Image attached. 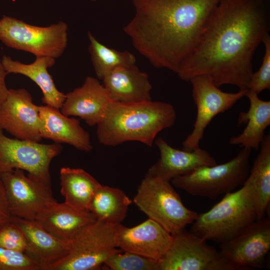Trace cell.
Returning a JSON list of instances; mask_svg holds the SVG:
<instances>
[{
    "label": "cell",
    "instance_id": "1",
    "mask_svg": "<svg viewBox=\"0 0 270 270\" xmlns=\"http://www.w3.org/2000/svg\"><path fill=\"white\" fill-rule=\"evenodd\" d=\"M270 31V0H220L196 49L176 74L209 76L218 87L248 90L254 54Z\"/></svg>",
    "mask_w": 270,
    "mask_h": 270
},
{
    "label": "cell",
    "instance_id": "2",
    "mask_svg": "<svg viewBox=\"0 0 270 270\" xmlns=\"http://www.w3.org/2000/svg\"><path fill=\"white\" fill-rule=\"evenodd\" d=\"M220 0H133L135 14L124 30L154 66L177 74Z\"/></svg>",
    "mask_w": 270,
    "mask_h": 270
},
{
    "label": "cell",
    "instance_id": "3",
    "mask_svg": "<svg viewBox=\"0 0 270 270\" xmlns=\"http://www.w3.org/2000/svg\"><path fill=\"white\" fill-rule=\"evenodd\" d=\"M176 118L174 108L168 102L152 100L126 102L112 100L97 124L98 139L106 146L136 141L151 147L156 135L171 127Z\"/></svg>",
    "mask_w": 270,
    "mask_h": 270
},
{
    "label": "cell",
    "instance_id": "4",
    "mask_svg": "<svg viewBox=\"0 0 270 270\" xmlns=\"http://www.w3.org/2000/svg\"><path fill=\"white\" fill-rule=\"evenodd\" d=\"M258 220L253 189L246 180L242 188L224 194L208 211L198 214L190 232L207 240L222 243Z\"/></svg>",
    "mask_w": 270,
    "mask_h": 270
},
{
    "label": "cell",
    "instance_id": "5",
    "mask_svg": "<svg viewBox=\"0 0 270 270\" xmlns=\"http://www.w3.org/2000/svg\"><path fill=\"white\" fill-rule=\"evenodd\" d=\"M251 152V148H242L226 162L199 167L170 182L192 196L216 199L244 184L250 173Z\"/></svg>",
    "mask_w": 270,
    "mask_h": 270
},
{
    "label": "cell",
    "instance_id": "6",
    "mask_svg": "<svg viewBox=\"0 0 270 270\" xmlns=\"http://www.w3.org/2000/svg\"><path fill=\"white\" fill-rule=\"evenodd\" d=\"M170 182L146 176L132 202L149 218L173 234L192 224L198 214L184 204Z\"/></svg>",
    "mask_w": 270,
    "mask_h": 270
},
{
    "label": "cell",
    "instance_id": "7",
    "mask_svg": "<svg viewBox=\"0 0 270 270\" xmlns=\"http://www.w3.org/2000/svg\"><path fill=\"white\" fill-rule=\"evenodd\" d=\"M0 40L6 46L36 57L59 58L68 42V26L59 22L40 26L8 16L0 19Z\"/></svg>",
    "mask_w": 270,
    "mask_h": 270
},
{
    "label": "cell",
    "instance_id": "8",
    "mask_svg": "<svg viewBox=\"0 0 270 270\" xmlns=\"http://www.w3.org/2000/svg\"><path fill=\"white\" fill-rule=\"evenodd\" d=\"M122 250L115 239V226L96 220L72 240L70 250L46 270H95L111 256Z\"/></svg>",
    "mask_w": 270,
    "mask_h": 270
},
{
    "label": "cell",
    "instance_id": "9",
    "mask_svg": "<svg viewBox=\"0 0 270 270\" xmlns=\"http://www.w3.org/2000/svg\"><path fill=\"white\" fill-rule=\"evenodd\" d=\"M172 243L158 270H236L214 247L185 228L172 234Z\"/></svg>",
    "mask_w": 270,
    "mask_h": 270
},
{
    "label": "cell",
    "instance_id": "10",
    "mask_svg": "<svg viewBox=\"0 0 270 270\" xmlns=\"http://www.w3.org/2000/svg\"><path fill=\"white\" fill-rule=\"evenodd\" d=\"M62 150L58 143L44 144L10 138L0 128V174L20 169L50 186V164Z\"/></svg>",
    "mask_w": 270,
    "mask_h": 270
},
{
    "label": "cell",
    "instance_id": "11",
    "mask_svg": "<svg viewBox=\"0 0 270 270\" xmlns=\"http://www.w3.org/2000/svg\"><path fill=\"white\" fill-rule=\"evenodd\" d=\"M192 85V96L196 106L194 128L182 143V150L192 151L200 148L205 129L213 118L232 108L246 96L248 90L236 92L222 91L208 75L196 76L189 81Z\"/></svg>",
    "mask_w": 270,
    "mask_h": 270
},
{
    "label": "cell",
    "instance_id": "12",
    "mask_svg": "<svg viewBox=\"0 0 270 270\" xmlns=\"http://www.w3.org/2000/svg\"><path fill=\"white\" fill-rule=\"evenodd\" d=\"M12 216L34 220L37 214L56 202L51 186L28 174L14 169L0 174Z\"/></svg>",
    "mask_w": 270,
    "mask_h": 270
},
{
    "label": "cell",
    "instance_id": "13",
    "mask_svg": "<svg viewBox=\"0 0 270 270\" xmlns=\"http://www.w3.org/2000/svg\"><path fill=\"white\" fill-rule=\"evenodd\" d=\"M221 255L236 270L263 268L270 250V216L258 219L220 243Z\"/></svg>",
    "mask_w": 270,
    "mask_h": 270
},
{
    "label": "cell",
    "instance_id": "14",
    "mask_svg": "<svg viewBox=\"0 0 270 270\" xmlns=\"http://www.w3.org/2000/svg\"><path fill=\"white\" fill-rule=\"evenodd\" d=\"M40 128L39 106L30 94L23 88L9 89L0 108V128L16 138L40 142Z\"/></svg>",
    "mask_w": 270,
    "mask_h": 270
},
{
    "label": "cell",
    "instance_id": "15",
    "mask_svg": "<svg viewBox=\"0 0 270 270\" xmlns=\"http://www.w3.org/2000/svg\"><path fill=\"white\" fill-rule=\"evenodd\" d=\"M118 248L159 261L169 248L171 234L154 220L148 218L132 228L120 224L115 226Z\"/></svg>",
    "mask_w": 270,
    "mask_h": 270
},
{
    "label": "cell",
    "instance_id": "16",
    "mask_svg": "<svg viewBox=\"0 0 270 270\" xmlns=\"http://www.w3.org/2000/svg\"><path fill=\"white\" fill-rule=\"evenodd\" d=\"M112 100L103 84L88 76L82 86L66 94L60 111L68 116L80 117L92 126L102 121Z\"/></svg>",
    "mask_w": 270,
    "mask_h": 270
},
{
    "label": "cell",
    "instance_id": "17",
    "mask_svg": "<svg viewBox=\"0 0 270 270\" xmlns=\"http://www.w3.org/2000/svg\"><path fill=\"white\" fill-rule=\"evenodd\" d=\"M154 142L159 149L160 158L148 169L146 176L170 182L199 167L217 164L214 158L200 147L192 151L180 150L171 146L162 138L155 140Z\"/></svg>",
    "mask_w": 270,
    "mask_h": 270
},
{
    "label": "cell",
    "instance_id": "18",
    "mask_svg": "<svg viewBox=\"0 0 270 270\" xmlns=\"http://www.w3.org/2000/svg\"><path fill=\"white\" fill-rule=\"evenodd\" d=\"M10 222L21 230L26 238L24 254L36 262L41 270H46L49 266L64 257L70 250L71 241L54 236L35 220L12 216Z\"/></svg>",
    "mask_w": 270,
    "mask_h": 270
},
{
    "label": "cell",
    "instance_id": "19",
    "mask_svg": "<svg viewBox=\"0 0 270 270\" xmlns=\"http://www.w3.org/2000/svg\"><path fill=\"white\" fill-rule=\"evenodd\" d=\"M42 138L56 143H66L85 152L92 149L89 133L78 120L62 114L60 109L46 105L39 106Z\"/></svg>",
    "mask_w": 270,
    "mask_h": 270
},
{
    "label": "cell",
    "instance_id": "20",
    "mask_svg": "<svg viewBox=\"0 0 270 270\" xmlns=\"http://www.w3.org/2000/svg\"><path fill=\"white\" fill-rule=\"evenodd\" d=\"M35 220L54 236L71 241L96 219L89 210H78L56 201L40 212Z\"/></svg>",
    "mask_w": 270,
    "mask_h": 270
},
{
    "label": "cell",
    "instance_id": "21",
    "mask_svg": "<svg viewBox=\"0 0 270 270\" xmlns=\"http://www.w3.org/2000/svg\"><path fill=\"white\" fill-rule=\"evenodd\" d=\"M102 80L103 86L113 100L126 102L152 100V86L148 75L136 64L117 68Z\"/></svg>",
    "mask_w": 270,
    "mask_h": 270
},
{
    "label": "cell",
    "instance_id": "22",
    "mask_svg": "<svg viewBox=\"0 0 270 270\" xmlns=\"http://www.w3.org/2000/svg\"><path fill=\"white\" fill-rule=\"evenodd\" d=\"M2 62L8 74H22L36 83L42 90L44 104L58 109L62 108L66 98V94L57 89L48 70L54 64L56 59L38 56L36 57L32 63L26 64L4 55L2 56Z\"/></svg>",
    "mask_w": 270,
    "mask_h": 270
},
{
    "label": "cell",
    "instance_id": "23",
    "mask_svg": "<svg viewBox=\"0 0 270 270\" xmlns=\"http://www.w3.org/2000/svg\"><path fill=\"white\" fill-rule=\"evenodd\" d=\"M246 96L250 100L247 112L239 114V125L246 124L243 132L231 138L229 144L258 150L264 138V131L270 124V101L263 100L258 94L248 90Z\"/></svg>",
    "mask_w": 270,
    "mask_h": 270
},
{
    "label": "cell",
    "instance_id": "24",
    "mask_svg": "<svg viewBox=\"0 0 270 270\" xmlns=\"http://www.w3.org/2000/svg\"><path fill=\"white\" fill-rule=\"evenodd\" d=\"M60 192L64 202L80 210H88L90 201L100 184L82 168H62Z\"/></svg>",
    "mask_w": 270,
    "mask_h": 270
},
{
    "label": "cell",
    "instance_id": "25",
    "mask_svg": "<svg viewBox=\"0 0 270 270\" xmlns=\"http://www.w3.org/2000/svg\"><path fill=\"white\" fill-rule=\"evenodd\" d=\"M132 202L121 190L100 184L90 201L88 210L96 220L116 226L124 220Z\"/></svg>",
    "mask_w": 270,
    "mask_h": 270
},
{
    "label": "cell",
    "instance_id": "26",
    "mask_svg": "<svg viewBox=\"0 0 270 270\" xmlns=\"http://www.w3.org/2000/svg\"><path fill=\"white\" fill-rule=\"evenodd\" d=\"M246 179L256 202L258 219L265 217L270 202V135H265Z\"/></svg>",
    "mask_w": 270,
    "mask_h": 270
},
{
    "label": "cell",
    "instance_id": "27",
    "mask_svg": "<svg viewBox=\"0 0 270 270\" xmlns=\"http://www.w3.org/2000/svg\"><path fill=\"white\" fill-rule=\"evenodd\" d=\"M88 36L90 41L88 52L98 79L102 80L106 74L117 68L135 64L136 58L131 52L107 47L98 42L90 32Z\"/></svg>",
    "mask_w": 270,
    "mask_h": 270
},
{
    "label": "cell",
    "instance_id": "28",
    "mask_svg": "<svg viewBox=\"0 0 270 270\" xmlns=\"http://www.w3.org/2000/svg\"><path fill=\"white\" fill-rule=\"evenodd\" d=\"M158 261L122 250L110 256L103 266L112 270H158Z\"/></svg>",
    "mask_w": 270,
    "mask_h": 270
},
{
    "label": "cell",
    "instance_id": "29",
    "mask_svg": "<svg viewBox=\"0 0 270 270\" xmlns=\"http://www.w3.org/2000/svg\"><path fill=\"white\" fill-rule=\"evenodd\" d=\"M262 42L265 50L262 64L259 70L252 74L248 90L258 94L264 90L270 88V36L267 35Z\"/></svg>",
    "mask_w": 270,
    "mask_h": 270
},
{
    "label": "cell",
    "instance_id": "30",
    "mask_svg": "<svg viewBox=\"0 0 270 270\" xmlns=\"http://www.w3.org/2000/svg\"><path fill=\"white\" fill-rule=\"evenodd\" d=\"M0 270H41L24 252L0 248Z\"/></svg>",
    "mask_w": 270,
    "mask_h": 270
},
{
    "label": "cell",
    "instance_id": "31",
    "mask_svg": "<svg viewBox=\"0 0 270 270\" xmlns=\"http://www.w3.org/2000/svg\"><path fill=\"white\" fill-rule=\"evenodd\" d=\"M26 246V238L15 224L10 222L0 229V248L24 253Z\"/></svg>",
    "mask_w": 270,
    "mask_h": 270
},
{
    "label": "cell",
    "instance_id": "32",
    "mask_svg": "<svg viewBox=\"0 0 270 270\" xmlns=\"http://www.w3.org/2000/svg\"><path fill=\"white\" fill-rule=\"evenodd\" d=\"M11 216L4 186L0 178V229L10 222Z\"/></svg>",
    "mask_w": 270,
    "mask_h": 270
},
{
    "label": "cell",
    "instance_id": "33",
    "mask_svg": "<svg viewBox=\"0 0 270 270\" xmlns=\"http://www.w3.org/2000/svg\"><path fill=\"white\" fill-rule=\"evenodd\" d=\"M7 74L0 54V108L5 101L9 89L7 88L6 81Z\"/></svg>",
    "mask_w": 270,
    "mask_h": 270
},
{
    "label": "cell",
    "instance_id": "34",
    "mask_svg": "<svg viewBox=\"0 0 270 270\" xmlns=\"http://www.w3.org/2000/svg\"><path fill=\"white\" fill-rule=\"evenodd\" d=\"M90 0L92 2H95V1L100 0Z\"/></svg>",
    "mask_w": 270,
    "mask_h": 270
}]
</instances>
